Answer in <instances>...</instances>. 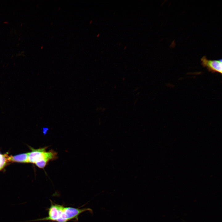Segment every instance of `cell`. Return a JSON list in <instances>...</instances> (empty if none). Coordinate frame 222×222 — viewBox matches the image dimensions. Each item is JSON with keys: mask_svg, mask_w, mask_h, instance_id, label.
Masks as SVG:
<instances>
[{"mask_svg": "<svg viewBox=\"0 0 222 222\" xmlns=\"http://www.w3.org/2000/svg\"><path fill=\"white\" fill-rule=\"evenodd\" d=\"M51 205L48 209V216L45 217L35 220L25 221H50L56 222H68L74 220L77 221L79 216L87 211L91 212L88 208H80L71 207H65L56 204L50 200Z\"/></svg>", "mask_w": 222, "mask_h": 222, "instance_id": "cell-1", "label": "cell"}, {"mask_svg": "<svg viewBox=\"0 0 222 222\" xmlns=\"http://www.w3.org/2000/svg\"><path fill=\"white\" fill-rule=\"evenodd\" d=\"M48 146L38 149L30 147L31 152L28 153V163L35 164L40 168H43L51 161L56 159L57 153L51 150L46 151Z\"/></svg>", "mask_w": 222, "mask_h": 222, "instance_id": "cell-2", "label": "cell"}, {"mask_svg": "<svg viewBox=\"0 0 222 222\" xmlns=\"http://www.w3.org/2000/svg\"><path fill=\"white\" fill-rule=\"evenodd\" d=\"M201 64L206 67L208 71L212 73L217 72L221 74L222 72V60H210L208 59L205 56L201 59Z\"/></svg>", "mask_w": 222, "mask_h": 222, "instance_id": "cell-3", "label": "cell"}, {"mask_svg": "<svg viewBox=\"0 0 222 222\" xmlns=\"http://www.w3.org/2000/svg\"><path fill=\"white\" fill-rule=\"evenodd\" d=\"M8 162L28 163V153L8 156Z\"/></svg>", "mask_w": 222, "mask_h": 222, "instance_id": "cell-4", "label": "cell"}, {"mask_svg": "<svg viewBox=\"0 0 222 222\" xmlns=\"http://www.w3.org/2000/svg\"><path fill=\"white\" fill-rule=\"evenodd\" d=\"M8 156L7 154L3 155L0 153V170L2 169L7 163L8 162Z\"/></svg>", "mask_w": 222, "mask_h": 222, "instance_id": "cell-5", "label": "cell"}, {"mask_svg": "<svg viewBox=\"0 0 222 222\" xmlns=\"http://www.w3.org/2000/svg\"><path fill=\"white\" fill-rule=\"evenodd\" d=\"M99 35H100V34H99V33H98V34L97 35V38H98V37H99Z\"/></svg>", "mask_w": 222, "mask_h": 222, "instance_id": "cell-6", "label": "cell"}, {"mask_svg": "<svg viewBox=\"0 0 222 222\" xmlns=\"http://www.w3.org/2000/svg\"><path fill=\"white\" fill-rule=\"evenodd\" d=\"M92 20H91L90 21L89 24H91L92 23Z\"/></svg>", "mask_w": 222, "mask_h": 222, "instance_id": "cell-7", "label": "cell"}, {"mask_svg": "<svg viewBox=\"0 0 222 222\" xmlns=\"http://www.w3.org/2000/svg\"><path fill=\"white\" fill-rule=\"evenodd\" d=\"M126 48H127V46H125V47L124 48V50H125Z\"/></svg>", "mask_w": 222, "mask_h": 222, "instance_id": "cell-8", "label": "cell"}, {"mask_svg": "<svg viewBox=\"0 0 222 222\" xmlns=\"http://www.w3.org/2000/svg\"><path fill=\"white\" fill-rule=\"evenodd\" d=\"M43 48V46H42L41 47V49H42Z\"/></svg>", "mask_w": 222, "mask_h": 222, "instance_id": "cell-9", "label": "cell"}, {"mask_svg": "<svg viewBox=\"0 0 222 222\" xmlns=\"http://www.w3.org/2000/svg\"><path fill=\"white\" fill-rule=\"evenodd\" d=\"M53 22H51V25H53Z\"/></svg>", "mask_w": 222, "mask_h": 222, "instance_id": "cell-10", "label": "cell"}, {"mask_svg": "<svg viewBox=\"0 0 222 222\" xmlns=\"http://www.w3.org/2000/svg\"><path fill=\"white\" fill-rule=\"evenodd\" d=\"M60 7H59V8H58V10H60Z\"/></svg>", "mask_w": 222, "mask_h": 222, "instance_id": "cell-11", "label": "cell"}]
</instances>
